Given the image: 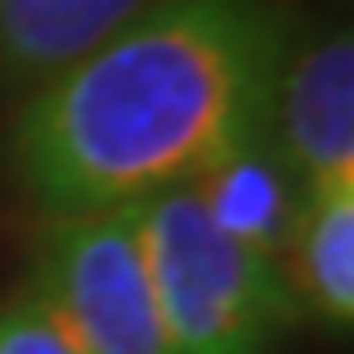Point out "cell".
<instances>
[{"label": "cell", "instance_id": "52a82bcc", "mask_svg": "<svg viewBox=\"0 0 354 354\" xmlns=\"http://www.w3.org/2000/svg\"><path fill=\"white\" fill-rule=\"evenodd\" d=\"M281 281L295 315H315L325 330L354 320V192L310 202L290 251L281 256Z\"/></svg>", "mask_w": 354, "mask_h": 354}, {"label": "cell", "instance_id": "3957f363", "mask_svg": "<svg viewBox=\"0 0 354 354\" xmlns=\"http://www.w3.org/2000/svg\"><path fill=\"white\" fill-rule=\"evenodd\" d=\"M30 290L74 354H172L133 207L50 216Z\"/></svg>", "mask_w": 354, "mask_h": 354}, {"label": "cell", "instance_id": "6da1fadb", "mask_svg": "<svg viewBox=\"0 0 354 354\" xmlns=\"http://www.w3.org/2000/svg\"><path fill=\"white\" fill-rule=\"evenodd\" d=\"M290 50L266 0H162L25 94L6 158L44 216L138 207L256 128Z\"/></svg>", "mask_w": 354, "mask_h": 354}, {"label": "cell", "instance_id": "8992f818", "mask_svg": "<svg viewBox=\"0 0 354 354\" xmlns=\"http://www.w3.org/2000/svg\"><path fill=\"white\" fill-rule=\"evenodd\" d=\"M162 0H0V84L25 99Z\"/></svg>", "mask_w": 354, "mask_h": 354}, {"label": "cell", "instance_id": "277c9868", "mask_svg": "<svg viewBox=\"0 0 354 354\" xmlns=\"http://www.w3.org/2000/svg\"><path fill=\"white\" fill-rule=\"evenodd\" d=\"M271 138L300 172L305 197L320 202L354 192V39L330 30L310 44H290L271 88Z\"/></svg>", "mask_w": 354, "mask_h": 354}, {"label": "cell", "instance_id": "5b68a950", "mask_svg": "<svg viewBox=\"0 0 354 354\" xmlns=\"http://www.w3.org/2000/svg\"><path fill=\"white\" fill-rule=\"evenodd\" d=\"M187 187L202 197V207L212 212V221L221 232L236 236L251 251H261L276 266L290 251L300 221L310 212L300 172L290 167V158L271 138V123L266 118L256 128H246L241 138H232Z\"/></svg>", "mask_w": 354, "mask_h": 354}, {"label": "cell", "instance_id": "7a4b0ae2", "mask_svg": "<svg viewBox=\"0 0 354 354\" xmlns=\"http://www.w3.org/2000/svg\"><path fill=\"white\" fill-rule=\"evenodd\" d=\"M172 354H271L295 320L281 266L212 221L177 183L133 207Z\"/></svg>", "mask_w": 354, "mask_h": 354}, {"label": "cell", "instance_id": "ba28073f", "mask_svg": "<svg viewBox=\"0 0 354 354\" xmlns=\"http://www.w3.org/2000/svg\"><path fill=\"white\" fill-rule=\"evenodd\" d=\"M0 354H74L64 330L30 286L0 305Z\"/></svg>", "mask_w": 354, "mask_h": 354}]
</instances>
